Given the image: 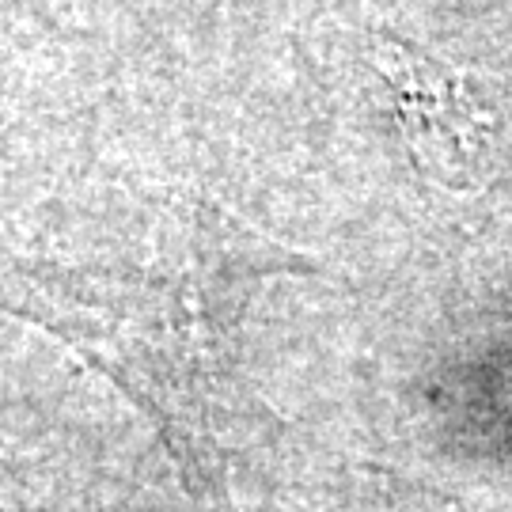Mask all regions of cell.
Here are the masks:
<instances>
[{"mask_svg":"<svg viewBox=\"0 0 512 512\" xmlns=\"http://www.w3.org/2000/svg\"><path fill=\"white\" fill-rule=\"evenodd\" d=\"M368 61L391 88L395 118L421 171L456 190L486 183L501 156V118L490 95L406 38L376 35Z\"/></svg>","mask_w":512,"mask_h":512,"instance_id":"obj_1","label":"cell"},{"mask_svg":"<svg viewBox=\"0 0 512 512\" xmlns=\"http://www.w3.org/2000/svg\"><path fill=\"white\" fill-rule=\"evenodd\" d=\"M0 512H27V501L16 486L4 478V463H0Z\"/></svg>","mask_w":512,"mask_h":512,"instance_id":"obj_2","label":"cell"}]
</instances>
